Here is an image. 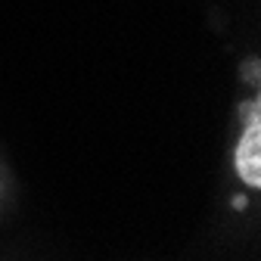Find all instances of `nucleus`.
<instances>
[{"label":"nucleus","mask_w":261,"mask_h":261,"mask_svg":"<svg viewBox=\"0 0 261 261\" xmlns=\"http://www.w3.org/2000/svg\"><path fill=\"white\" fill-rule=\"evenodd\" d=\"M258 109H261V103L252 100L246 127H243V134L237 140V152H233L237 174L249 187H261V115H258Z\"/></svg>","instance_id":"1"},{"label":"nucleus","mask_w":261,"mask_h":261,"mask_svg":"<svg viewBox=\"0 0 261 261\" xmlns=\"http://www.w3.org/2000/svg\"><path fill=\"white\" fill-rule=\"evenodd\" d=\"M233 208H246V196H233Z\"/></svg>","instance_id":"2"}]
</instances>
